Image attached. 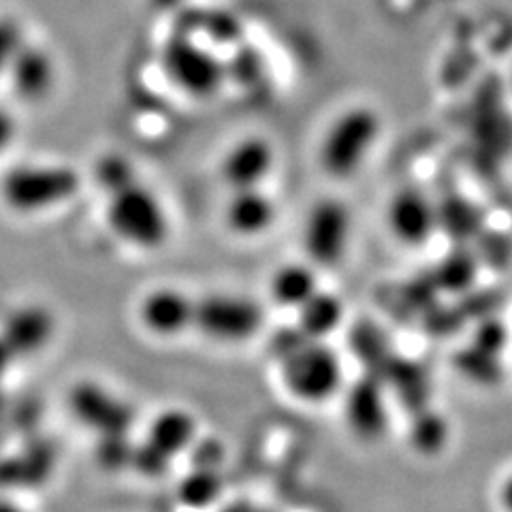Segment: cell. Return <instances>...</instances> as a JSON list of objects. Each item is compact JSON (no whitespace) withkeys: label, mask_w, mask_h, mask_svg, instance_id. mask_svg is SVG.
Instances as JSON below:
<instances>
[{"label":"cell","mask_w":512,"mask_h":512,"mask_svg":"<svg viewBox=\"0 0 512 512\" xmlns=\"http://www.w3.org/2000/svg\"><path fill=\"white\" fill-rule=\"evenodd\" d=\"M382 135V118L370 105H352L333 118L318 143V165L331 180H352L370 160Z\"/></svg>","instance_id":"6da1fadb"},{"label":"cell","mask_w":512,"mask_h":512,"mask_svg":"<svg viewBox=\"0 0 512 512\" xmlns=\"http://www.w3.org/2000/svg\"><path fill=\"white\" fill-rule=\"evenodd\" d=\"M107 197L105 222L118 242L141 252L158 250L169 242V212L150 186L137 180Z\"/></svg>","instance_id":"7a4b0ae2"},{"label":"cell","mask_w":512,"mask_h":512,"mask_svg":"<svg viewBox=\"0 0 512 512\" xmlns=\"http://www.w3.org/2000/svg\"><path fill=\"white\" fill-rule=\"evenodd\" d=\"M77 192V175L69 167L28 163L9 169L0 182V195L9 210L35 216L52 212Z\"/></svg>","instance_id":"3957f363"},{"label":"cell","mask_w":512,"mask_h":512,"mask_svg":"<svg viewBox=\"0 0 512 512\" xmlns=\"http://www.w3.org/2000/svg\"><path fill=\"white\" fill-rule=\"evenodd\" d=\"M344 370L335 352L320 340L295 344L282 357V382L306 404H323L342 389Z\"/></svg>","instance_id":"277c9868"},{"label":"cell","mask_w":512,"mask_h":512,"mask_svg":"<svg viewBox=\"0 0 512 512\" xmlns=\"http://www.w3.org/2000/svg\"><path fill=\"white\" fill-rule=\"evenodd\" d=\"M169 82L190 99H210L224 82L222 60L188 37H173L163 50Z\"/></svg>","instance_id":"5b68a950"},{"label":"cell","mask_w":512,"mask_h":512,"mask_svg":"<svg viewBox=\"0 0 512 512\" xmlns=\"http://www.w3.org/2000/svg\"><path fill=\"white\" fill-rule=\"evenodd\" d=\"M352 233V216L340 199L316 201L303 220L301 244L312 265L335 267L348 250Z\"/></svg>","instance_id":"8992f818"},{"label":"cell","mask_w":512,"mask_h":512,"mask_svg":"<svg viewBox=\"0 0 512 512\" xmlns=\"http://www.w3.org/2000/svg\"><path fill=\"white\" fill-rule=\"evenodd\" d=\"M261 303L239 295H207L195 303V327L218 342L250 340L263 327Z\"/></svg>","instance_id":"52a82bcc"},{"label":"cell","mask_w":512,"mask_h":512,"mask_svg":"<svg viewBox=\"0 0 512 512\" xmlns=\"http://www.w3.org/2000/svg\"><path fill=\"white\" fill-rule=\"evenodd\" d=\"M69 408L75 419L99 438L128 436L135 414L122 397L96 382H82L71 391Z\"/></svg>","instance_id":"ba28073f"},{"label":"cell","mask_w":512,"mask_h":512,"mask_svg":"<svg viewBox=\"0 0 512 512\" xmlns=\"http://www.w3.org/2000/svg\"><path fill=\"white\" fill-rule=\"evenodd\" d=\"M387 227L399 244L421 248L438 231L440 212L427 192L416 186H404L387 205Z\"/></svg>","instance_id":"9c48e42d"},{"label":"cell","mask_w":512,"mask_h":512,"mask_svg":"<svg viewBox=\"0 0 512 512\" xmlns=\"http://www.w3.org/2000/svg\"><path fill=\"white\" fill-rule=\"evenodd\" d=\"M276 167V148L263 135L235 141L222 158V180L231 190L263 188Z\"/></svg>","instance_id":"30bf717a"},{"label":"cell","mask_w":512,"mask_h":512,"mask_svg":"<svg viewBox=\"0 0 512 512\" xmlns=\"http://www.w3.org/2000/svg\"><path fill=\"white\" fill-rule=\"evenodd\" d=\"M382 378L367 374L352 384L346 393L344 416L352 434L365 442L380 440L389 429L387 399L382 391Z\"/></svg>","instance_id":"8fae6325"},{"label":"cell","mask_w":512,"mask_h":512,"mask_svg":"<svg viewBox=\"0 0 512 512\" xmlns=\"http://www.w3.org/2000/svg\"><path fill=\"white\" fill-rule=\"evenodd\" d=\"M195 303L178 288H154L139 303V323L156 338H175L195 327Z\"/></svg>","instance_id":"7c38bea8"},{"label":"cell","mask_w":512,"mask_h":512,"mask_svg":"<svg viewBox=\"0 0 512 512\" xmlns=\"http://www.w3.org/2000/svg\"><path fill=\"white\" fill-rule=\"evenodd\" d=\"M278 205L263 188L233 190L224 210V222L231 233L244 239L259 237L276 224Z\"/></svg>","instance_id":"4fadbf2b"},{"label":"cell","mask_w":512,"mask_h":512,"mask_svg":"<svg viewBox=\"0 0 512 512\" xmlns=\"http://www.w3.org/2000/svg\"><path fill=\"white\" fill-rule=\"evenodd\" d=\"M15 94L24 101H39L52 92L56 84V64L43 50H30L24 45L5 75Z\"/></svg>","instance_id":"5bb4252c"},{"label":"cell","mask_w":512,"mask_h":512,"mask_svg":"<svg viewBox=\"0 0 512 512\" xmlns=\"http://www.w3.org/2000/svg\"><path fill=\"white\" fill-rule=\"evenodd\" d=\"M52 331V316L43 308L30 306L15 310L9 316L0 340L7 344L13 355H30V352H37L50 344Z\"/></svg>","instance_id":"9a60e30c"},{"label":"cell","mask_w":512,"mask_h":512,"mask_svg":"<svg viewBox=\"0 0 512 512\" xmlns=\"http://www.w3.org/2000/svg\"><path fill=\"white\" fill-rule=\"evenodd\" d=\"M195 440H197L195 416L180 408H169L156 414L146 434V442L169 459L178 457L180 453L195 446Z\"/></svg>","instance_id":"2e32d148"},{"label":"cell","mask_w":512,"mask_h":512,"mask_svg":"<svg viewBox=\"0 0 512 512\" xmlns=\"http://www.w3.org/2000/svg\"><path fill=\"white\" fill-rule=\"evenodd\" d=\"M318 293V278L308 263H286L278 267L269 280V295L280 308L299 310Z\"/></svg>","instance_id":"e0dca14e"},{"label":"cell","mask_w":512,"mask_h":512,"mask_svg":"<svg viewBox=\"0 0 512 512\" xmlns=\"http://www.w3.org/2000/svg\"><path fill=\"white\" fill-rule=\"evenodd\" d=\"M342 301L325 291H318L299 308V331L308 340H323L342 325Z\"/></svg>","instance_id":"ac0fdd59"},{"label":"cell","mask_w":512,"mask_h":512,"mask_svg":"<svg viewBox=\"0 0 512 512\" xmlns=\"http://www.w3.org/2000/svg\"><path fill=\"white\" fill-rule=\"evenodd\" d=\"M384 376L391 380V384L397 391L399 402H402L406 408H410L412 412H419L425 408L427 395H429V382L425 372L421 370V365L393 357L391 363L387 365V370H384L382 378Z\"/></svg>","instance_id":"d6986e66"},{"label":"cell","mask_w":512,"mask_h":512,"mask_svg":"<svg viewBox=\"0 0 512 512\" xmlns=\"http://www.w3.org/2000/svg\"><path fill=\"white\" fill-rule=\"evenodd\" d=\"M222 493V478L216 468H199L188 472L178 485V502L190 510L212 506Z\"/></svg>","instance_id":"ffe728a7"},{"label":"cell","mask_w":512,"mask_h":512,"mask_svg":"<svg viewBox=\"0 0 512 512\" xmlns=\"http://www.w3.org/2000/svg\"><path fill=\"white\" fill-rule=\"evenodd\" d=\"M448 425L440 414L423 408L414 412V423L410 427V442L421 455H436L446 446Z\"/></svg>","instance_id":"44dd1931"},{"label":"cell","mask_w":512,"mask_h":512,"mask_svg":"<svg viewBox=\"0 0 512 512\" xmlns=\"http://www.w3.org/2000/svg\"><path fill=\"white\" fill-rule=\"evenodd\" d=\"M453 363L459 370V374H463L468 380H472L476 384H495L502 378L500 357L491 355V352L480 350L474 344L459 350L455 359H453Z\"/></svg>","instance_id":"7402d4cb"},{"label":"cell","mask_w":512,"mask_h":512,"mask_svg":"<svg viewBox=\"0 0 512 512\" xmlns=\"http://www.w3.org/2000/svg\"><path fill=\"white\" fill-rule=\"evenodd\" d=\"M352 348H355L359 357H363L367 367H370L372 374L378 378H382L384 370H387V365L393 359V355H389L387 342H384L382 333L367 323L355 327V331H352Z\"/></svg>","instance_id":"603a6c76"},{"label":"cell","mask_w":512,"mask_h":512,"mask_svg":"<svg viewBox=\"0 0 512 512\" xmlns=\"http://www.w3.org/2000/svg\"><path fill=\"white\" fill-rule=\"evenodd\" d=\"M96 180L107 190V195L116 192L128 184L137 182L133 165L124 156H105L96 165Z\"/></svg>","instance_id":"cb8c5ba5"},{"label":"cell","mask_w":512,"mask_h":512,"mask_svg":"<svg viewBox=\"0 0 512 512\" xmlns=\"http://www.w3.org/2000/svg\"><path fill=\"white\" fill-rule=\"evenodd\" d=\"M474 278V265L468 259V254H457L453 259L442 263L438 269L440 286L446 291H463Z\"/></svg>","instance_id":"d4e9b609"},{"label":"cell","mask_w":512,"mask_h":512,"mask_svg":"<svg viewBox=\"0 0 512 512\" xmlns=\"http://www.w3.org/2000/svg\"><path fill=\"white\" fill-rule=\"evenodd\" d=\"M24 45L26 43H24L20 26L13 20L0 15V77L7 75L11 62L20 54Z\"/></svg>","instance_id":"484cf974"},{"label":"cell","mask_w":512,"mask_h":512,"mask_svg":"<svg viewBox=\"0 0 512 512\" xmlns=\"http://www.w3.org/2000/svg\"><path fill=\"white\" fill-rule=\"evenodd\" d=\"M506 342H508L506 327L500 323V320H493V318L483 320V323L476 327L474 340H472V344L478 346L480 350L491 352V355H498V357L506 348Z\"/></svg>","instance_id":"4316f807"},{"label":"cell","mask_w":512,"mask_h":512,"mask_svg":"<svg viewBox=\"0 0 512 512\" xmlns=\"http://www.w3.org/2000/svg\"><path fill=\"white\" fill-rule=\"evenodd\" d=\"M224 451H222V444L216 440H205L203 444L197 446L195 451V466L199 468H216L218 463L222 461Z\"/></svg>","instance_id":"83f0119b"},{"label":"cell","mask_w":512,"mask_h":512,"mask_svg":"<svg viewBox=\"0 0 512 512\" xmlns=\"http://www.w3.org/2000/svg\"><path fill=\"white\" fill-rule=\"evenodd\" d=\"M15 133H18V124L9 116V111L0 109V154L9 150Z\"/></svg>","instance_id":"f1b7e54d"},{"label":"cell","mask_w":512,"mask_h":512,"mask_svg":"<svg viewBox=\"0 0 512 512\" xmlns=\"http://www.w3.org/2000/svg\"><path fill=\"white\" fill-rule=\"evenodd\" d=\"M500 504L506 512H512V474L504 480L500 487Z\"/></svg>","instance_id":"f546056e"},{"label":"cell","mask_w":512,"mask_h":512,"mask_svg":"<svg viewBox=\"0 0 512 512\" xmlns=\"http://www.w3.org/2000/svg\"><path fill=\"white\" fill-rule=\"evenodd\" d=\"M184 3H186V0H150V5L156 7L158 11H173Z\"/></svg>","instance_id":"4dcf8cb0"},{"label":"cell","mask_w":512,"mask_h":512,"mask_svg":"<svg viewBox=\"0 0 512 512\" xmlns=\"http://www.w3.org/2000/svg\"><path fill=\"white\" fill-rule=\"evenodd\" d=\"M0 512H26L18 502L7 500V498H0Z\"/></svg>","instance_id":"1f68e13d"},{"label":"cell","mask_w":512,"mask_h":512,"mask_svg":"<svg viewBox=\"0 0 512 512\" xmlns=\"http://www.w3.org/2000/svg\"><path fill=\"white\" fill-rule=\"evenodd\" d=\"M5 425H7V410L3 404V397H0V442H3V436H5Z\"/></svg>","instance_id":"d6a6232c"},{"label":"cell","mask_w":512,"mask_h":512,"mask_svg":"<svg viewBox=\"0 0 512 512\" xmlns=\"http://www.w3.org/2000/svg\"><path fill=\"white\" fill-rule=\"evenodd\" d=\"M510 94H512V79H510Z\"/></svg>","instance_id":"836d02e7"}]
</instances>
